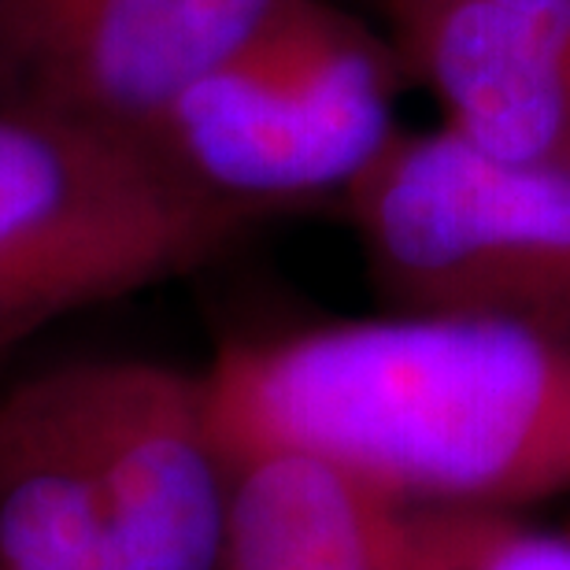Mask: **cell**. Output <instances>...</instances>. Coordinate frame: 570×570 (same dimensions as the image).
Returning a JSON list of instances; mask_svg holds the SVG:
<instances>
[{
    "mask_svg": "<svg viewBox=\"0 0 570 570\" xmlns=\"http://www.w3.org/2000/svg\"><path fill=\"white\" fill-rule=\"evenodd\" d=\"M226 452L296 449L412 508L515 515L570 493V345L382 312L230 341L200 371Z\"/></svg>",
    "mask_w": 570,
    "mask_h": 570,
    "instance_id": "cell-1",
    "label": "cell"
},
{
    "mask_svg": "<svg viewBox=\"0 0 570 570\" xmlns=\"http://www.w3.org/2000/svg\"><path fill=\"white\" fill-rule=\"evenodd\" d=\"M404 86L390 38L334 0H293L197 78L141 148L197 197L259 226L345 204L401 138Z\"/></svg>",
    "mask_w": 570,
    "mask_h": 570,
    "instance_id": "cell-2",
    "label": "cell"
},
{
    "mask_svg": "<svg viewBox=\"0 0 570 570\" xmlns=\"http://www.w3.org/2000/svg\"><path fill=\"white\" fill-rule=\"evenodd\" d=\"M253 226L175 181L138 141L0 108V345L193 275Z\"/></svg>",
    "mask_w": 570,
    "mask_h": 570,
    "instance_id": "cell-3",
    "label": "cell"
},
{
    "mask_svg": "<svg viewBox=\"0 0 570 570\" xmlns=\"http://www.w3.org/2000/svg\"><path fill=\"white\" fill-rule=\"evenodd\" d=\"M341 208L390 312L497 318L570 345V170L404 127Z\"/></svg>",
    "mask_w": 570,
    "mask_h": 570,
    "instance_id": "cell-4",
    "label": "cell"
},
{
    "mask_svg": "<svg viewBox=\"0 0 570 570\" xmlns=\"http://www.w3.org/2000/svg\"><path fill=\"white\" fill-rule=\"evenodd\" d=\"M105 527V570H223L230 455L200 371L148 360L52 367Z\"/></svg>",
    "mask_w": 570,
    "mask_h": 570,
    "instance_id": "cell-5",
    "label": "cell"
},
{
    "mask_svg": "<svg viewBox=\"0 0 570 570\" xmlns=\"http://www.w3.org/2000/svg\"><path fill=\"white\" fill-rule=\"evenodd\" d=\"M293 0H0V108L138 141Z\"/></svg>",
    "mask_w": 570,
    "mask_h": 570,
    "instance_id": "cell-6",
    "label": "cell"
},
{
    "mask_svg": "<svg viewBox=\"0 0 570 570\" xmlns=\"http://www.w3.org/2000/svg\"><path fill=\"white\" fill-rule=\"evenodd\" d=\"M404 78L508 164L570 170V0H385Z\"/></svg>",
    "mask_w": 570,
    "mask_h": 570,
    "instance_id": "cell-7",
    "label": "cell"
},
{
    "mask_svg": "<svg viewBox=\"0 0 570 570\" xmlns=\"http://www.w3.org/2000/svg\"><path fill=\"white\" fill-rule=\"evenodd\" d=\"M226 455L223 570H455L471 511L412 508L312 452Z\"/></svg>",
    "mask_w": 570,
    "mask_h": 570,
    "instance_id": "cell-8",
    "label": "cell"
},
{
    "mask_svg": "<svg viewBox=\"0 0 570 570\" xmlns=\"http://www.w3.org/2000/svg\"><path fill=\"white\" fill-rule=\"evenodd\" d=\"M0 570H105L94 478L49 371L0 382Z\"/></svg>",
    "mask_w": 570,
    "mask_h": 570,
    "instance_id": "cell-9",
    "label": "cell"
},
{
    "mask_svg": "<svg viewBox=\"0 0 570 570\" xmlns=\"http://www.w3.org/2000/svg\"><path fill=\"white\" fill-rule=\"evenodd\" d=\"M455 570H570V533L538 530L519 515H466Z\"/></svg>",
    "mask_w": 570,
    "mask_h": 570,
    "instance_id": "cell-10",
    "label": "cell"
},
{
    "mask_svg": "<svg viewBox=\"0 0 570 570\" xmlns=\"http://www.w3.org/2000/svg\"><path fill=\"white\" fill-rule=\"evenodd\" d=\"M11 352H16V348H4V345H0V374H4V363H8Z\"/></svg>",
    "mask_w": 570,
    "mask_h": 570,
    "instance_id": "cell-11",
    "label": "cell"
}]
</instances>
